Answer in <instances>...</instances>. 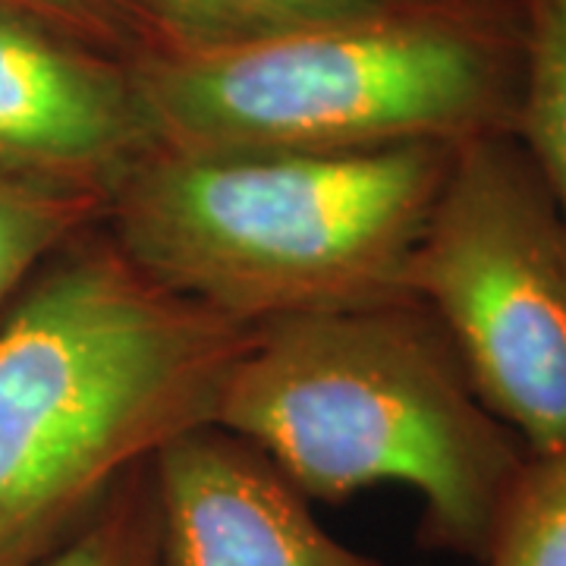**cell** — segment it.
<instances>
[{"instance_id": "ba28073f", "label": "cell", "mask_w": 566, "mask_h": 566, "mask_svg": "<svg viewBox=\"0 0 566 566\" xmlns=\"http://www.w3.org/2000/svg\"><path fill=\"white\" fill-rule=\"evenodd\" d=\"M151 48L214 51L327 22L359 20L412 0H123Z\"/></svg>"}, {"instance_id": "3957f363", "label": "cell", "mask_w": 566, "mask_h": 566, "mask_svg": "<svg viewBox=\"0 0 566 566\" xmlns=\"http://www.w3.org/2000/svg\"><path fill=\"white\" fill-rule=\"evenodd\" d=\"M523 57V7L412 0L129 70L164 151L363 155L516 133Z\"/></svg>"}, {"instance_id": "277c9868", "label": "cell", "mask_w": 566, "mask_h": 566, "mask_svg": "<svg viewBox=\"0 0 566 566\" xmlns=\"http://www.w3.org/2000/svg\"><path fill=\"white\" fill-rule=\"evenodd\" d=\"M453 145L363 155H189L155 148L104 227L164 290L262 324L406 300V271Z\"/></svg>"}, {"instance_id": "8fae6325", "label": "cell", "mask_w": 566, "mask_h": 566, "mask_svg": "<svg viewBox=\"0 0 566 566\" xmlns=\"http://www.w3.org/2000/svg\"><path fill=\"white\" fill-rule=\"evenodd\" d=\"M479 566H566V447L528 453Z\"/></svg>"}, {"instance_id": "6da1fadb", "label": "cell", "mask_w": 566, "mask_h": 566, "mask_svg": "<svg viewBox=\"0 0 566 566\" xmlns=\"http://www.w3.org/2000/svg\"><path fill=\"white\" fill-rule=\"evenodd\" d=\"M255 327L164 290L95 223L0 312V566H41L114 488L211 424Z\"/></svg>"}, {"instance_id": "30bf717a", "label": "cell", "mask_w": 566, "mask_h": 566, "mask_svg": "<svg viewBox=\"0 0 566 566\" xmlns=\"http://www.w3.org/2000/svg\"><path fill=\"white\" fill-rule=\"evenodd\" d=\"M523 44L516 136L566 214V0L523 3Z\"/></svg>"}, {"instance_id": "5bb4252c", "label": "cell", "mask_w": 566, "mask_h": 566, "mask_svg": "<svg viewBox=\"0 0 566 566\" xmlns=\"http://www.w3.org/2000/svg\"><path fill=\"white\" fill-rule=\"evenodd\" d=\"M475 3H497V7H523L526 0H475Z\"/></svg>"}, {"instance_id": "5b68a950", "label": "cell", "mask_w": 566, "mask_h": 566, "mask_svg": "<svg viewBox=\"0 0 566 566\" xmlns=\"http://www.w3.org/2000/svg\"><path fill=\"white\" fill-rule=\"evenodd\" d=\"M406 293L528 453L566 447V214L516 133L453 145Z\"/></svg>"}, {"instance_id": "52a82bcc", "label": "cell", "mask_w": 566, "mask_h": 566, "mask_svg": "<svg viewBox=\"0 0 566 566\" xmlns=\"http://www.w3.org/2000/svg\"><path fill=\"white\" fill-rule=\"evenodd\" d=\"M151 479L158 566H381L327 535L274 463L218 424L167 441Z\"/></svg>"}, {"instance_id": "9c48e42d", "label": "cell", "mask_w": 566, "mask_h": 566, "mask_svg": "<svg viewBox=\"0 0 566 566\" xmlns=\"http://www.w3.org/2000/svg\"><path fill=\"white\" fill-rule=\"evenodd\" d=\"M107 202L0 167V312L41 264L82 230L104 221Z\"/></svg>"}, {"instance_id": "8992f818", "label": "cell", "mask_w": 566, "mask_h": 566, "mask_svg": "<svg viewBox=\"0 0 566 566\" xmlns=\"http://www.w3.org/2000/svg\"><path fill=\"white\" fill-rule=\"evenodd\" d=\"M148 151L129 61L0 3V167L111 202Z\"/></svg>"}, {"instance_id": "7c38bea8", "label": "cell", "mask_w": 566, "mask_h": 566, "mask_svg": "<svg viewBox=\"0 0 566 566\" xmlns=\"http://www.w3.org/2000/svg\"><path fill=\"white\" fill-rule=\"evenodd\" d=\"M151 460L136 465L114 488L95 520L41 566H158V504Z\"/></svg>"}, {"instance_id": "4fadbf2b", "label": "cell", "mask_w": 566, "mask_h": 566, "mask_svg": "<svg viewBox=\"0 0 566 566\" xmlns=\"http://www.w3.org/2000/svg\"><path fill=\"white\" fill-rule=\"evenodd\" d=\"M0 3L126 61L151 48L142 22L129 13L123 0H0Z\"/></svg>"}, {"instance_id": "7a4b0ae2", "label": "cell", "mask_w": 566, "mask_h": 566, "mask_svg": "<svg viewBox=\"0 0 566 566\" xmlns=\"http://www.w3.org/2000/svg\"><path fill=\"white\" fill-rule=\"evenodd\" d=\"M211 424L264 453L305 501L412 488L419 542L472 564L485 560L528 457L412 296L255 327Z\"/></svg>"}]
</instances>
